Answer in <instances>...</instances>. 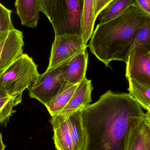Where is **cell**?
Returning a JSON list of instances; mask_svg holds the SVG:
<instances>
[{"instance_id":"4316f807","label":"cell","mask_w":150,"mask_h":150,"mask_svg":"<svg viewBox=\"0 0 150 150\" xmlns=\"http://www.w3.org/2000/svg\"><path fill=\"white\" fill-rule=\"evenodd\" d=\"M149 112H150V111H149Z\"/></svg>"},{"instance_id":"ba28073f","label":"cell","mask_w":150,"mask_h":150,"mask_svg":"<svg viewBox=\"0 0 150 150\" xmlns=\"http://www.w3.org/2000/svg\"><path fill=\"white\" fill-rule=\"evenodd\" d=\"M127 79H134L150 88V51L142 46L134 47L126 62Z\"/></svg>"},{"instance_id":"52a82bcc","label":"cell","mask_w":150,"mask_h":150,"mask_svg":"<svg viewBox=\"0 0 150 150\" xmlns=\"http://www.w3.org/2000/svg\"><path fill=\"white\" fill-rule=\"evenodd\" d=\"M82 37L65 35L55 37L52 46L49 64L46 72H50L70 60L87 48Z\"/></svg>"},{"instance_id":"cb8c5ba5","label":"cell","mask_w":150,"mask_h":150,"mask_svg":"<svg viewBox=\"0 0 150 150\" xmlns=\"http://www.w3.org/2000/svg\"><path fill=\"white\" fill-rule=\"evenodd\" d=\"M6 145H4L3 142L2 137L1 134L0 133V150H4Z\"/></svg>"},{"instance_id":"30bf717a","label":"cell","mask_w":150,"mask_h":150,"mask_svg":"<svg viewBox=\"0 0 150 150\" xmlns=\"http://www.w3.org/2000/svg\"><path fill=\"white\" fill-rule=\"evenodd\" d=\"M23 32L15 29L0 38V74L23 54Z\"/></svg>"},{"instance_id":"9a60e30c","label":"cell","mask_w":150,"mask_h":150,"mask_svg":"<svg viewBox=\"0 0 150 150\" xmlns=\"http://www.w3.org/2000/svg\"><path fill=\"white\" fill-rule=\"evenodd\" d=\"M131 6H136L134 0H112L99 14V20L104 23L114 19Z\"/></svg>"},{"instance_id":"4fadbf2b","label":"cell","mask_w":150,"mask_h":150,"mask_svg":"<svg viewBox=\"0 0 150 150\" xmlns=\"http://www.w3.org/2000/svg\"><path fill=\"white\" fill-rule=\"evenodd\" d=\"M88 62L86 50L83 51L69 61L64 73L65 82L72 84H78L86 77Z\"/></svg>"},{"instance_id":"d6986e66","label":"cell","mask_w":150,"mask_h":150,"mask_svg":"<svg viewBox=\"0 0 150 150\" xmlns=\"http://www.w3.org/2000/svg\"><path fill=\"white\" fill-rule=\"evenodd\" d=\"M137 46L143 47L150 51V19L137 32L128 49V56L131 50Z\"/></svg>"},{"instance_id":"3957f363","label":"cell","mask_w":150,"mask_h":150,"mask_svg":"<svg viewBox=\"0 0 150 150\" xmlns=\"http://www.w3.org/2000/svg\"><path fill=\"white\" fill-rule=\"evenodd\" d=\"M83 110L52 116L50 122L58 150H87L88 136L83 122Z\"/></svg>"},{"instance_id":"83f0119b","label":"cell","mask_w":150,"mask_h":150,"mask_svg":"<svg viewBox=\"0 0 150 150\" xmlns=\"http://www.w3.org/2000/svg\"><path fill=\"white\" fill-rule=\"evenodd\" d=\"M111 1H112V0H111Z\"/></svg>"},{"instance_id":"7402d4cb","label":"cell","mask_w":150,"mask_h":150,"mask_svg":"<svg viewBox=\"0 0 150 150\" xmlns=\"http://www.w3.org/2000/svg\"><path fill=\"white\" fill-rule=\"evenodd\" d=\"M137 7L150 18V0H134Z\"/></svg>"},{"instance_id":"277c9868","label":"cell","mask_w":150,"mask_h":150,"mask_svg":"<svg viewBox=\"0 0 150 150\" xmlns=\"http://www.w3.org/2000/svg\"><path fill=\"white\" fill-rule=\"evenodd\" d=\"M39 75L32 58L23 54L0 74V89L11 96L23 93L35 83Z\"/></svg>"},{"instance_id":"44dd1931","label":"cell","mask_w":150,"mask_h":150,"mask_svg":"<svg viewBox=\"0 0 150 150\" xmlns=\"http://www.w3.org/2000/svg\"><path fill=\"white\" fill-rule=\"evenodd\" d=\"M40 11L50 20L52 12L53 0H40Z\"/></svg>"},{"instance_id":"2e32d148","label":"cell","mask_w":150,"mask_h":150,"mask_svg":"<svg viewBox=\"0 0 150 150\" xmlns=\"http://www.w3.org/2000/svg\"><path fill=\"white\" fill-rule=\"evenodd\" d=\"M78 84H72L65 83L57 96L47 107L51 116L59 113L71 99Z\"/></svg>"},{"instance_id":"9c48e42d","label":"cell","mask_w":150,"mask_h":150,"mask_svg":"<svg viewBox=\"0 0 150 150\" xmlns=\"http://www.w3.org/2000/svg\"><path fill=\"white\" fill-rule=\"evenodd\" d=\"M124 150H150V112L134 119L126 137Z\"/></svg>"},{"instance_id":"ac0fdd59","label":"cell","mask_w":150,"mask_h":150,"mask_svg":"<svg viewBox=\"0 0 150 150\" xmlns=\"http://www.w3.org/2000/svg\"><path fill=\"white\" fill-rule=\"evenodd\" d=\"M22 94L19 93L0 99V125H6L16 111L13 108L21 104Z\"/></svg>"},{"instance_id":"484cf974","label":"cell","mask_w":150,"mask_h":150,"mask_svg":"<svg viewBox=\"0 0 150 150\" xmlns=\"http://www.w3.org/2000/svg\"><path fill=\"white\" fill-rule=\"evenodd\" d=\"M108 3H109L110 2V1H111V0H108Z\"/></svg>"},{"instance_id":"5b68a950","label":"cell","mask_w":150,"mask_h":150,"mask_svg":"<svg viewBox=\"0 0 150 150\" xmlns=\"http://www.w3.org/2000/svg\"><path fill=\"white\" fill-rule=\"evenodd\" d=\"M83 0H53L51 19L55 37L65 35L81 37Z\"/></svg>"},{"instance_id":"7a4b0ae2","label":"cell","mask_w":150,"mask_h":150,"mask_svg":"<svg viewBox=\"0 0 150 150\" xmlns=\"http://www.w3.org/2000/svg\"><path fill=\"white\" fill-rule=\"evenodd\" d=\"M150 19L136 6H131L114 19L97 25L88 46L106 67L112 61L126 63L127 51L139 29Z\"/></svg>"},{"instance_id":"603a6c76","label":"cell","mask_w":150,"mask_h":150,"mask_svg":"<svg viewBox=\"0 0 150 150\" xmlns=\"http://www.w3.org/2000/svg\"><path fill=\"white\" fill-rule=\"evenodd\" d=\"M108 4V0H96L95 11H94V18L97 19L100 11L106 6Z\"/></svg>"},{"instance_id":"6da1fadb","label":"cell","mask_w":150,"mask_h":150,"mask_svg":"<svg viewBox=\"0 0 150 150\" xmlns=\"http://www.w3.org/2000/svg\"><path fill=\"white\" fill-rule=\"evenodd\" d=\"M83 122L88 136L87 150H124L135 118L144 113L129 93L108 91L84 108Z\"/></svg>"},{"instance_id":"d4e9b609","label":"cell","mask_w":150,"mask_h":150,"mask_svg":"<svg viewBox=\"0 0 150 150\" xmlns=\"http://www.w3.org/2000/svg\"><path fill=\"white\" fill-rule=\"evenodd\" d=\"M9 96H11V95L7 94L6 93H5V92L4 91H3L2 90L0 89V99L6 98V97H8Z\"/></svg>"},{"instance_id":"8fae6325","label":"cell","mask_w":150,"mask_h":150,"mask_svg":"<svg viewBox=\"0 0 150 150\" xmlns=\"http://www.w3.org/2000/svg\"><path fill=\"white\" fill-rule=\"evenodd\" d=\"M93 89L91 81L85 78L79 84L69 102L59 114H71L87 107L92 101Z\"/></svg>"},{"instance_id":"7c38bea8","label":"cell","mask_w":150,"mask_h":150,"mask_svg":"<svg viewBox=\"0 0 150 150\" xmlns=\"http://www.w3.org/2000/svg\"><path fill=\"white\" fill-rule=\"evenodd\" d=\"M15 6L22 25L37 27L40 18V0H16Z\"/></svg>"},{"instance_id":"e0dca14e","label":"cell","mask_w":150,"mask_h":150,"mask_svg":"<svg viewBox=\"0 0 150 150\" xmlns=\"http://www.w3.org/2000/svg\"><path fill=\"white\" fill-rule=\"evenodd\" d=\"M129 93L142 107L150 111V88L143 85L135 80L128 79Z\"/></svg>"},{"instance_id":"ffe728a7","label":"cell","mask_w":150,"mask_h":150,"mask_svg":"<svg viewBox=\"0 0 150 150\" xmlns=\"http://www.w3.org/2000/svg\"><path fill=\"white\" fill-rule=\"evenodd\" d=\"M11 11L0 3V38L15 29L11 22Z\"/></svg>"},{"instance_id":"8992f818","label":"cell","mask_w":150,"mask_h":150,"mask_svg":"<svg viewBox=\"0 0 150 150\" xmlns=\"http://www.w3.org/2000/svg\"><path fill=\"white\" fill-rule=\"evenodd\" d=\"M69 62L50 72L40 74L35 83L28 89L30 97L38 100L47 107L66 83L64 73Z\"/></svg>"},{"instance_id":"5bb4252c","label":"cell","mask_w":150,"mask_h":150,"mask_svg":"<svg viewBox=\"0 0 150 150\" xmlns=\"http://www.w3.org/2000/svg\"><path fill=\"white\" fill-rule=\"evenodd\" d=\"M96 0H83L81 19V37L86 45L93 33L96 19L94 18Z\"/></svg>"}]
</instances>
